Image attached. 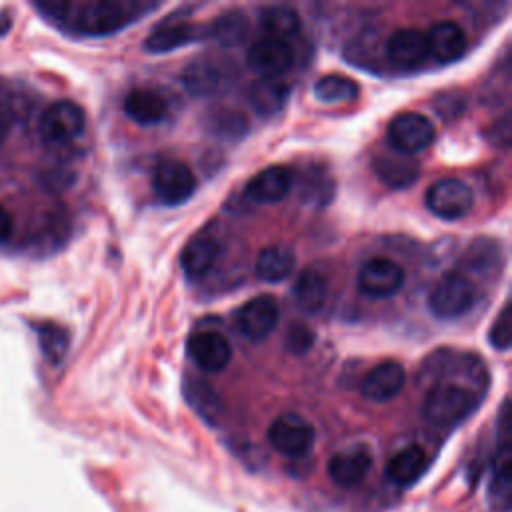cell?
I'll return each mask as SVG.
<instances>
[{
  "label": "cell",
  "mask_w": 512,
  "mask_h": 512,
  "mask_svg": "<svg viewBox=\"0 0 512 512\" xmlns=\"http://www.w3.org/2000/svg\"><path fill=\"white\" fill-rule=\"evenodd\" d=\"M140 6L132 2H82V4H36V10L54 26L88 36L112 34L136 18Z\"/></svg>",
  "instance_id": "obj_1"
},
{
  "label": "cell",
  "mask_w": 512,
  "mask_h": 512,
  "mask_svg": "<svg viewBox=\"0 0 512 512\" xmlns=\"http://www.w3.org/2000/svg\"><path fill=\"white\" fill-rule=\"evenodd\" d=\"M478 406V398L466 386L440 382L432 386L422 402V416L434 426H456L466 420Z\"/></svg>",
  "instance_id": "obj_2"
},
{
  "label": "cell",
  "mask_w": 512,
  "mask_h": 512,
  "mask_svg": "<svg viewBox=\"0 0 512 512\" xmlns=\"http://www.w3.org/2000/svg\"><path fill=\"white\" fill-rule=\"evenodd\" d=\"M476 302V286L462 272L444 274L428 296V308L434 316L454 320L464 316Z\"/></svg>",
  "instance_id": "obj_3"
},
{
  "label": "cell",
  "mask_w": 512,
  "mask_h": 512,
  "mask_svg": "<svg viewBox=\"0 0 512 512\" xmlns=\"http://www.w3.org/2000/svg\"><path fill=\"white\" fill-rule=\"evenodd\" d=\"M268 442L276 452L288 458H302L312 450L316 442V430L304 416L286 412L270 424Z\"/></svg>",
  "instance_id": "obj_4"
},
{
  "label": "cell",
  "mask_w": 512,
  "mask_h": 512,
  "mask_svg": "<svg viewBox=\"0 0 512 512\" xmlns=\"http://www.w3.org/2000/svg\"><path fill=\"white\" fill-rule=\"evenodd\" d=\"M436 138L432 120L422 112H400L388 124L390 146L406 156L426 150Z\"/></svg>",
  "instance_id": "obj_5"
},
{
  "label": "cell",
  "mask_w": 512,
  "mask_h": 512,
  "mask_svg": "<svg viewBox=\"0 0 512 512\" xmlns=\"http://www.w3.org/2000/svg\"><path fill=\"white\" fill-rule=\"evenodd\" d=\"M428 210L442 220L464 218L474 206L470 186L460 178H440L426 190Z\"/></svg>",
  "instance_id": "obj_6"
},
{
  "label": "cell",
  "mask_w": 512,
  "mask_h": 512,
  "mask_svg": "<svg viewBox=\"0 0 512 512\" xmlns=\"http://www.w3.org/2000/svg\"><path fill=\"white\" fill-rule=\"evenodd\" d=\"M84 110L72 100L52 102L40 116V136L48 144H66L84 132Z\"/></svg>",
  "instance_id": "obj_7"
},
{
  "label": "cell",
  "mask_w": 512,
  "mask_h": 512,
  "mask_svg": "<svg viewBox=\"0 0 512 512\" xmlns=\"http://www.w3.org/2000/svg\"><path fill=\"white\" fill-rule=\"evenodd\" d=\"M152 188L162 204L178 206L192 198L196 190V176L182 160H164L152 174Z\"/></svg>",
  "instance_id": "obj_8"
},
{
  "label": "cell",
  "mask_w": 512,
  "mask_h": 512,
  "mask_svg": "<svg viewBox=\"0 0 512 512\" xmlns=\"http://www.w3.org/2000/svg\"><path fill=\"white\" fill-rule=\"evenodd\" d=\"M358 288L370 298H390L404 286V270L390 258H372L358 270Z\"/></svg>",
  "instance_id": "obj_9"
},
{
  "label": "cell",
  "mask_w": 512,
  "mask_h": 512,
  "mask_svg": "<svg viewBox=\"0 0 512 512\" xmlns=\"http://www.w3.org/2000/svg\"><path fill=\"white\" fill-rule=\"evenodd\" d=\"M280 308L274 296L260 294L250 298L236 314L238 330L252 342L264 340L278 324Z\"/></svg>",
  "instance_id": "obj_10"
},
{
  "label": "cell",
  "mask_w": 512,
  "mask_h": 512,
  "mask_svg": "<svg viewBox=\"0 0 512 512\" xmlns=\"http://www.w3.org/2000/svg\"><path fill=\"white\" fill-rule=\"evenodd\" d=\"M246 62L248 68L260 78H280V74L292 66L294 50L286 40L266 36L252 44Z\"/></svg>",
  "instance_id": "obj_11"
},
{
  "label": "cell",
  "mask_w": 512,
  "mask_h": 512,
  "mask_svg": "<svg viewBox=\"0 0 512 512\" xmlns=\"http://www.w3.org/2000/svg\"><path fill=\"white\" fill-rule=\"evenodd\" d=\"M188 354L202 372L214 374L228 366L232 346L224 334L216 330H202L188 340Z\"/></svg>",
  "instance_id": "obj_12"
},
{
  "label": "cell",
  "mask_w": 512,
  "mask_h": 512,
  "mask_svg": "<svg viewBox=\"0 0 512 512\" xmlns=\"http://www.w3.org/2000/svg\"><path fill=\"white\" fill-rule=\"evenodd\" d=\"M406 382L404 366L396 360H384L376 364L362 380L360 392L370 402H390L396 398Z\"/></svg>",
  "instance_id": "obj_13"
},
{
  "label": "cell",
  "mask_w": 512,
  "mask_h": 512,
  "mask_svg": "<svg viewBox=\"0 0 512 512\" xmlns=\"http://www.w3.org/2000/svg\"><path fill=\"white\" fill-rule=\"evenodd\" d=\"M208 36V26H200L186 20H170L150 32L144 40V48L150 54H164L186 44L198 42Z\"/></svg>",
  "instance_id": "obj_14"
},
{
  "label": "cell",
  "mask_w": 512,
  "mask_h": 512,
  "mask_svg": "<svg viewBox=\"0 0 512 512\" xmlns=\"http://www.w3.org/2000/svg\"><path fill=\"white\" fill-rule=\"evenodd\" d=\"M372 468V454L366 446H352L340 450L328 460V476L338 486L350 488L360 484Z\"/></svg>",
  "instance_id": "obj_15"
},
{
  "label": "cell",
  "mask_w": 512,
  "mask_h": 512,
  "mask_svg": "<svg viewBox=\"0 0 512 512\" xmlns=\"http://www.w3.org/2000/svg\"><path fill=\"white\" fill-rule=\"evenodd\" d=\"M426 44H428V54L444 64L456 62L458 58L464 56L466 52V34L464 30L452 22V20H442L436 22L428 32H426Z\"/></svg>",
  "instance_id": "obj_16"
},
{
  "label": "cell",
  "mask_w": 512,
  "mask_h": 512,
  "mask_svg": "<svg viewBox=\"0 0 512 512\" xmlns=\"http://www.w3.org/2000/svg\"><path fill=\"white\" fill-rule=\"evenodd\" d=\"M292 188V170L286 166H268L250 178L246 196L256 204H276Z\"/></svg>",
  "instance_id": "obj_17"
},
{
  "label": "cell",
  "mask_w": 512,
  "mask_h": 512,
  "mask_svg": "<svg viewBox=\"0 0 512 512\" xmlns=\"http://www.w3.org/2000/svg\"><path fill=\"white\" fill-rule=\"evenodd\" d=\"M126 116L140 126H154L166 118V98L152 88H132L124 98Z\"/></svg>",
  "instance_id": "obj_18"
},
{
  "label": "cell",
  "mask_w": 512,
  "mask_h": 512,
  "mask_svg": "<svg viewBox=\"0 0 512 512\" xmlns=\"http://www.w3.org/2000/svg\"><path fill=\"white\" fill-rule=\"evenodd\" d=\"M386 56L398 66H416L428 56L426 32L418 28H400L386 40Z\"/></svg>",
  "instance_id": "obj_19"
},
{
  "label": "cell",
  "mask_w": 512,
  "mask_h": 512,
  "mask_svg": "<svg viewBox=\"0 0 512 512\" xmlns=\"http://www.w3.org/2000/svg\"><path fill=\"white\" fill-rule=\"evenodd\" d=\"M428 468V454L422 446L410 444L398 450L386 464V478L396 486L414 484Z\"/></svg>",
  "instance_id": "obj_20"
},
{
  "label": "cell",
  "mask_w": 512,
  "mask_h": 512,
  "mask_svg": "<svg viewBox=\"0 0 512 512\" xmlns=\"http://www.w3.org/2000/svg\"><path fill=\"white\" fill-rule=\"evenodd\" d=\"M290 98V86L282 78H260L248 88V102L260 116L278 114Z\"/></svg>",
  "instance_id": "obj_21"
},
{
  "label": "cell",
  "mask_w": 512,
  "mask_h": 512,
  "mask_svg": "<svg viewBox=\"0 0 512 512\" xmlns=\"http://www.w3.org/2000/svg\"><path fill=\"white\" fill-rule=\"evenodd\" d=\"M184 396L190 408L210 426H218L224 414L222 400L218 392L202 378H186L184 380Z\"/></svg>",
  "instance_id": "obj_22"
},
{
  "label": "cell",
  "mask_w": 512,
  "mask_h": 512,
  "mask_svg": "<svg viewBox=\"0 0 512 512\" xmlns=\"http://www.w3.org/2000/svg\"><path fill=\"white\" fill-rule=\"evenodd\" d=\"M296 266L294 252L284 244H270L262 248L254 262V272L262 282H282Z\"/></svg>",
  "instance_id": "obj_23"
},
{
  "label": "cell",
  "mask_w": 512,
  "mask_h": 512,
  "mask_svg": "<svg viewBox=\"0 0 512 512\" xmlns=\"http://www.w3.org/2000/svg\"><path fill=\"white\" fill-rule=\"evenodd\" d=\"M218 256H220L218 240L212 236H198L184 246L180 254V264L190 278H202L212 270Z\"/></svg>",
  "instance_id": "obj_24"
},
{
  "label": "cell",
  "mask_w": 512,
  "mask_h": 512,
  "mask_svg": "<svg viewBox=\"0 0 512 512\" xmlns=\"http://www.w3.org/2000/svg\"><path fill=\"white\" fill-rule=\"evenodd\" d=\"M328 298V280L316 268H306L294 282V300L304 312H320Z\"/></svg>",
  "instance_id": "obj_25"
},
{
  "label": "cell",
  "mask_w": 512,
  "mask_h": 512,
  "mask_svg": "<svg viewBox=\"0 0 512 512\" xmlns=\"http://www.w3.org/2000/svg\"><path fill=\"white\" fill-rule=\"evenodd\" d=\"M374 170L378 178L390 188H408L418 180V164L410 156L400 152L396 156L376 158Z\"/></svg>",
  "instance_id": "obj_26"
},
{
  "label": "cell",
  "mask_w": 512,
  "mask_h": 512,
  "mask_svg": "<svg viewBox=\"0 0 512 512\" xmlns=\"http://www.w3.org/2000/svg\"><path fill=\"white\" fill-rule=\"evenodd\" d=\"M180 82L192 96L202 98L212 94L220 86V72L212 62L194 60L182 70Z\"/></svg>",
  "instance_id": "obj_27"
},
{
  "label": "cell",
  "mask_w": 512,
  "mask_h": 512,
  "mask_svg": "<svg viewBox=\"0 0 512 512\" xmlns=\"http://www.w3.org/2000/svg\"><path fill=\"white\" fill-rule=\"evenodd\" d=\"M358 84L356 80L342 76V74H326L320 76L314 84V96L316 100L324 104H342V102H352L358 98Z\"/></svg>",
  "instance_id": "obj_28"
},
{
  "label": "cell",
  "mask_w": 512,
  "mask_h": 512,
  "mask_svg": "<svg viewBox=\"0 0 512 512\" xmlns=\"http://www.w3.org/2000/svg\"><path fill=\"white\" fill-rule=\"evenodd\" d=\"M260 26L270 34V38L286 40L300 28V16L290 6H266L260 10Z\"/></svg>",
  "instance_id": "obj_29"
},
{
  "label": "cell",
  "mask_w": 512,
  "mask_h": 512,
  "mask_svg": "<svg viewBox=\"0 0 512 512\" xmlns=\"http://www.w3.org/2000/svg\"><path fill=\"white\" fill-rule=\"evenodd\" d=\"M36 332H38V342L46 360L54 366L60 364L66 358V352L70 346L68 332L54 322H42L40 326H36Z\"/></svg>",
  "instance_id": "obj_30"
},
{
  "label": "cell",
  "mask_w": 512,
  "mask_h": 512,
  "mask_svg": "<svg viewBox=\"0 0 512 512\" xmlns=\"http://www.w3.org/2000/svg\"><path fill=\"white\" fill-rule=\"evenodd\" d=\"M510 488H512V452H510V444L504 442L494 458L492 476H490V496L496 498V502H506L510 498Z\"/></svg>",
  "instance_id": "obj_31"
},
{
  "label": "cell",
  "mask_w": 512,
  "mask_h": 512,
  "mask_svg": "<svg viewBox=\"0 0 512 512\" xmlns=\"http://www.w3.org/2000/svg\"><path fill=\"white\" fill-rule=\"evenodd\" d=\"M248 20L242 12H226L208 26V36L216 38L220 44L232 46L246 38Z\"/></svg>",
  "instance_id": "obj_32"
},
{
  "label": "cell",
  "mask_w": 512,
  "mask_h": 512,
  "mask_svg": "<svg viewBox=\"0 0 512 512\" xmlns=\"http://www.w3.org/2000/svg\"><path fill=\"white\" fill-rule=\"evenodd\" d=\"M208 128L218 136L238 138L248 130V120L234 110H214L208 120Z\"/></svg>",
  "instance_id": "obj_33"
},
{
  "label": "cell",
  "mask_w": 512,
  "mask_h": 512,
  "mask_svg": "<svg viewBox=\"0 0 512 512\" xmlns=\"http://www.w3.org/2000/svg\"><path fill=\"white\" fill-rule=\"evenodd\" d=\"M512 318H510V304L506 302L502 306V310L498 312V316L494 318L490 330H488V342L492 344V348L500 350V352H506L510 348V342H512Z\"/></svg>",
  "instance_id": "obj_34"
},
{
  "label": "cell",
  "mask_w": 512,
  "mask_h": 512,
  "mask_svg": "<svg viewBox=\"0 0 512 512\" xmlns=\"http://www.w3.org/2000/svg\"><path fill=\"white\" fill-rule=\"evenodd\" d=\"M314 330L306 324H292L288 328V334H286V348L292 352V354H306L310 350V346L314 344Z\"/></svg>",
  "instance_id": "obj_35"
},
{
  "label": "cell",
  "mask_w": 512,
  "mask_h": 512,
  "mask_svg": "<svg viewBox=\"0 0 512 512\" xmlns=\"http://www.w3.org/2000/svg\"><path fill=\"white\" fill-rule=\"evenodd\" d=\"M12 230H14L12 216H10V212L0 204V242L8 240V238L12 236Z\"/></svg>",
  "instance_id": "obj_36"
},
{
  "label": "cell",
  "mask_w": 512,
  "mask_h": 512,
  "mask_svg": "<svg viewBox=\"0 0 512 512\" xmlns=\"http://www.w3.org/2000/svg\"><path fill=\"white\" fill-rule=\"evenodd\" d=\"M6 130H8V124H6V120L0 116V142H2L4 136H6Z\"/></svg>",
  "instance_id": "obj_37"
}]
</instances>
